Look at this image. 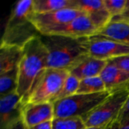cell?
I'll return each mask as SVG.
<instances>
[{"label":"cell","mask_w":129,"mask_h":129,"mask_svg":"<svg viewBox=\"0 0 129 129\" xmlns=\"http://www.w3.org/2000/svg\"><path fill=\"white\" fill-rule=\"evenodd\" d=\"M87 39H72L57 35H41L47 50V68L70 71L88 57Z\"/></svg>","instance_id":"cell-1"},{"label":"cell","mask_w":129,"mask_h":129,"mask_svg":"<svg viewBox=\"0 0 129 129\" xmlns=\"http://www.w3.org/2000/svg\"><path fill=\"white\" fill-rule=\"evenodd\" d=\"M23 57L18 65L17 93L25 104L36 80L47 69L48 53L41 36L28 42L23 48Z\"/></svg>","instance_id":"cell-2"},{"label":"cell","mask_w":129,"mask_h":129,"mask_svg":"<svg viewBox=\"0 0 129 129\" xmlns=\"http://www.w3.org/2000/svg\"><path fill=\"white\" fill-rule=\"evenodd\" d=\"M33 12V0L17 2L6 22L1 45H14L23 48L31 39L41 36L30 20Z\"/></svg>","instance_id":"cell-3"},{"label":"cell","mask_w":129,"mask_h":129,"mask_svg":"<svg viewBox=\"0 0 129 129\" xmlns=\"http://www.w3.org/2000/svg\"><path fill=\"white\" fill-rule=\"evenodd\" d=\"M111 92L108 91L95 94H76L53 103L54 118L80 117L84 119L98 107Z\"/></svg>","instance_id":"cell-4"},{"label":"cell","mask_w":129,"mask_h":129,"mask_svg":"<svg viewBox=\"0 0 129 129\" xmlns=\"http://www.w3.org/2000/svg\"><path fill=\"white\" fill-rule=\"evenodd\" d=\"M128 97L129 87L111 92L109 97L83 119L86 128L104 127L116 122Z\"/></svg>","instance_id":"cell-5"},{"label":"cell","mask_w":129,"mask_h":129,"mask_svg":"<svg viewBox=\"0 0 129 129\" xmlns=\"http://www.w3.org/2000/svg\"><path fill=\"white\" fill-rule=\"evenodd\" d=\"M69 74L66 70L45 69L36 80L26 104L54 103Z\"/></svg>","instance_id":"cell-6"},{"label":"cell","mask_w":129,"mask_h":129,"mask_svg":"<svg viewBox=\"0 0 129 129\" xmlns=\"http://www.w3.org/2000/svg\"><path fill=\"white\" fill-rule=\"evenodd\" d=\"M87 48L89 56L106 61L129 54L128 45L96 35L87 39Z\"/></svg>","instance_id":"cell-7"},{"label":"cell","mask_w":129,"mask_h":129,"mask_svg":"<svg viewBox=\"0 0 129 129\" xmlns=\"http://www.w3.org/2000/svg\"><path fill=\"white\" fill-rule=\"evenodd\" d=\"M85 13L79 9H63L48 13H33L30 20L41 35L47 34L50 30L62 26Z\"/></svg>","instance_id":"cell-8"},{"label":"cell","mask_w":129,"mask_h":129,"mask_svg":"<svg viewBox=\"0 0 129 129\" xmlns=\"http://www.w3.org/2000/svg\"><path fill=\"white\" fill-rule=\"evenodd\" d=\"M24 104L17 92L0 98V129H11L21 123Z\"/></svg>","instance_id":"cell-9"},{"label":"cell","mask_w":129,"mask_h":129,"mask_svg":"<svg viewBox=\"0 0 129 129\" xmlns=\"http://www.w3.org/2000/svg\"><path fill=\"white\" fill-rule=\"evenodd\" d=\"M98 29L86 14L62 26L50 30L45 35H57L72 39H84L94 36Z\"/></svg>","instance_id":"cell-10"},{"label":"cell","mask_w":129,"mask_h":129,"mask_svg":"<svg viewBox=\"0 0 129 129\" xmlns=\"http://www.w3.org/2000/svg\"><path fill=\"white\" fill-rule=\"evenodd\" d=\"M54 119L53 103L26 104L22 110L21 122L24 129L52 121Z\"/></svg>","instance_id":"cell-11"},{"label":"cell","mask_w":129,"mask_h":129,"mask_svg":"<svg viewBox=\"0 0 129 129\" xmlns=\"http://www.w3.org/2000/svg\"><path fill=\"white\" fill-rule=\"evenodd\" d=\"M105 85L106 90L110 92L129 87V73L108 62L100 76Z\"/></svg>","instance_id":"cell-12"},{"label":"cell","mask_w":129,"mask_h":129,"mask_svg":"<svg viewBox=\"0 0 129 129\" xmlns=\"http://www.w3.org/2000/svg\"><path fill=\"white\" fill-rule=\"evenodd\" d=\"M107 63L108 61L99 60L88 55L69 72L79 80L100 76Z\"/></svg>","instance_id":"cell-13"},{"label":"cell","mask_w":129,"mask_h":129,"mask_svg":"<svg viewBox=\"0 0 129 129\" xmlns=\"http://www.w3.org/2000/svg\"><path fill=\"white\" fill-rule=\"evenodd\" d=\"M23 48L14 45H0V74L18 67L23 57Z\"/></svg>","instance_id":"cell-14"},{"label":"cell","mask_w":129,"mask_h":129,"mask_svg":"<svg viewBox=\"0 0 129 129\" xmlns=\"http://www.w3.org/2000/svg\"><path fill=\"white\" fill-rule=\"evenodd\" d=\"M95 35L116 41L129 46L128 23L111 21L105 27L98 30Z\"/></svg>","instance_id":"cell-15"},{"label":"cell","mask_w":129,"mask_h":129,"mask_svg":"<svg viewBox=\"0 0 129 129\" xmlns=\"http://www.w3.org/2000/svg\"><path fill=\"white\" fill-rule=\"evenodd\" d=\"M68 8L79 9L78 0H33V11L37 14Z\"/></svg>","instance_id":"cell-16"},{"label":"cell","mask_w":129,"mask_h":129,"mask_svg":"<svg viewBox=\"0 0 129 129\" xmlns=\"http://www.w3.org/2000/svg\"><path fill=\"white\" fill-rule=\"evenodd\" d=\"M18 80V67L0 74V98L8 94L17 92Z\"/></svg>","instance_id":"cell-17"},{"label":"cell","mask_w":129,"mask_h":129,"mask_svg":"<svg viewBox=\"0 0 129 129\" xmlns=\"http://www.w3.org/2000/svg\"><path fill=\"white\" fill-rule=\"evenodd\" d=\"M106 87L101 76L87 78L80 80L76 94H95L105 91Z\"/></svg>","instance_id":"cell-18"},{"label":"cell","mask_w":129,"mask_h":129,"mask_svg":"<svg viewBox=\"0 0 129 129\" xmlns=\"http://www.w3.org/2000/svg\"><path fill=\"white\" fill-rule=\"evenodd\" d=\"M82 118H54L52 120V129H86Z\"/></svg>","instance_id":"cell-19"},{"label":"cell","mask_w":129,"mask_h":129,"mask_svg":"<svg viewBox=\"0 0 129 129\" xmlns=\"http://www.w3.org/2000/svg\"><path fill=\"white\" fill-rule=\"evenodd\" d=\"M79 82H80V80L79 79H77L76 77H75L74 76L70 73L67 78L66 79L62 86V88L55 101L76 94L77 93V91L79 86Z\"/></svg>","instance_id":"cell-20"},{"label":"cell","mask_w":129,"mask_h":129,"mask_svg":"<svg viewBox=\"0 0 129 129\" xmlns=\"http://www.w3.org/2000/svg\"><path fill=\"white\" fill-rule=\"evenodd\" d=\"M104 2L112 19L121 14L126 9L127 0H104Z\"/></svg>","instance_id":"cell-21"},{"label":"cell","mask_w":129,"mask_h":129,"mask_svg":"<svg viewBox=\"0 0 129 129\" xmlns=\"http://www.w3.org/2000/svg\"><path fill=\"white\" fill-rule=\"evenodd\" d=\"M108 62L116 65L119 68L129 73V54L110 60Z\"/></svg>","instance_id":"cell-22"},{"label":"cell","mask_w":129,"mask_h":129,"mask_svg":"<svg viewBox=\"0 0 129 129\" xmlns=\"http://www.w3.org/2000/svg\"><path fill=\"white\" fill-rule=\"evenodd\" d=\"M129 122V97L116 121L120 125H126Z\"/></svg>","instance_id":"cell-23"},{"label":"cell","mask_w":129,"mask_h":129,"mask_svg":"<svg viewBox=\"0 0 129 129\" xmlns=\"http://www.w3.org/2000/svg\"><path fill=\"white\" fill-rule=\"evenodd\" d=\"M111 21H122L129 23V8H126L121 14L113 17Z\"/></svg>","instance_id":"cell-24"},{"label":"cell","mask_w":129,"mask_h":129,"mask_svg":"<svg viewBox=\"0 0 129 129\" xmlns=\"http://www.w3.org/2000/svg\"><path fill=\"white\" fill-rule=\"evenodd\" d=\"M27 129H52V121L46 122L30 127Z\"/></svg>","instance_id":"cell-25"},{"label":"cell","mask_w":129,"mask_h":129,"mask_svg":"<svg viewBox=\"0 0 129 129\" xmlns=\"http://www.w3.org/2000/svg\"><path fill=\"white\" fill-rule=\"evenodd\" d=\"M107 129H129V125H119L118 123L114 122L113 123L112 125H110Z\"/></svg>","instance_id":"cell-26"},{"label":"cell","mask_w":129,"mask_h":129,"mask_svg":"<svg viewBox=\"0 0 129 129\" xmlns=\"http://www.w3.org/2000/svg\"><path fill=\"white\" fill-rule=\"evenodd\" d=\"M110 125H112V124H110ZM110 125H107V126H104V127H99V128H87L86 129H107V128H108Z\"/></svg>","instance_id":"cell-27"},{"label":"cell","mask_w":129,"mask_h":129,"mask_svg":"<svg viewBox=\"0 0 129 129\" xmlns=\"http://www.w3.org/2000/svg\"><path fill=\"white\" fill-rule=\"evenodd\" d=\"M11 129H24V128H23V125H22V122H21L20 124H19L18 125L15 126L14 128H13Z\"/></svg>","instance_id":"cell-28"},{"label":"cell","mask_w":129,"mask_h":129,"mask_svg":"<svg viewBox=\"0 0 129 129\" xmlns=\"http://www.w3.org/2000/svg\"><path fill=\"white\" fill-rule=\"evenodd\" d=\"M126 8H129V0H127V4H126Z\"/></svg>","instance_id":"cell-29"},{"label":"cell","mask_w":129,"mask_h":129,"mask_svg":"<svg viewBox=\"0 0 129 129\" xmlns=\"http://www.w3.org/2000/svg\"><path fill=\"white\" fill-rule=\"evenodd\" d=\"M128 125H129V122H128Z\"/></svg>","instance_id":"cell-30"}]
</instances>
